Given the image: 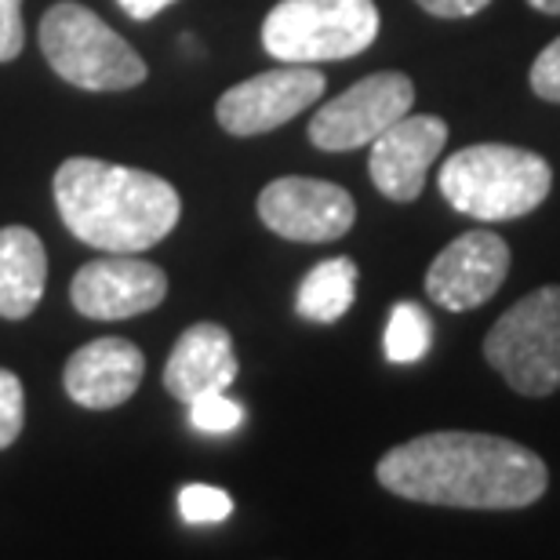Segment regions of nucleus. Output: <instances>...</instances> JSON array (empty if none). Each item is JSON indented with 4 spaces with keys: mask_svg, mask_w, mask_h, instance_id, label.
<instances>
[{
    "mask_svg": "<svg viewBox=\"0 0 560 560\" xmlns=\"http://www.w3.org/2000/svg\"><path fill=\"white\" fill-rule=\"evenodd\" d=\"M375 477L397 499L452 510H524L550 488V469L532 447L469 430L425 433L389 447Z\"/></svg>",
    "mask_w": 560,
    "mask_h": 560,
    "instance_id": "f257e3e1",
    "label": "nucleus"
},
{
    "mask_svg": "<svg viewBox=\"0 0 560 560\" xmlns=\"http://www.w3.org/2000/svg\"><path fill=\"white\" fill-rule=\"evenodd\" d=\"M26 30H22V0H0V62L19 59Z\"/></svg>",
    "mask_w": 560,
    "mask_h": 560,
    "instance_id": "4be33fe9",
    "label": "nucleus"
},
{
    "mask_svg": "<svg viewBox=\"0 0 560 560\" xmlns=\"http://www.w3.org/2000/svg\"><path fill=\"white\" fill-rule=\"evenodd\" d=\"M259 219L277 237L299 244H328L353 230L357 205L342 186L324 178L284 175L259 194Z\"/></svg>",
    "mask_w": 560,
    "mask_h": 560,
    "instance_id": "1a4fd4ad",
    "label": "nucleus"
},
{
    "mask_svg": "<svg viewBox=\"0 0 560 560\" xmlns=\"http://www.w3.org/2000/svg\"><path fill=\"white\" fill-rule=\"evenodd\" d=\"M324 73L313 66L284 62L280 70L255 73L248 81L233 84L215 103L219 128L237 139L266 136L288 120H295L302 109H310L324 95Z\"/></svg>",
    "mask_w": 560,
    "mask_h": 560,
    "instance_id": "6e6552de",
    "label": "nucleus"
},
{
    "mask_svg": "<svg viewBox=\"0 0 560 560\" xmlns=\"http://www.w3.org/2000/svg\"><path fill=\"white\" fill-rule=\"evenodd\" d=\"M189 422H194L200 433H233L244 422V408H241V400L230 397V389L205 394V397L189 400Z\"/></svg>",
    "mask_w": 560,
    "mask_h": 560,
    "instance_id": "a211bd4d",
    "label": "nucleus"
},
{
    "mask_svg": "<svg viewBox=\"0 0 560 560\" xmlns=\"http://www.w3.org/2000/svg\"><path fill=\"white\" fill-rule=\"evenodd\" d=\"M485 361L521 397L560 389V284L535 288L502 313L485 339Z\"/></svg>",
    "mask_w": 560,
    "mask_h": 560,
    "instance_id": "423d86ee",
    "label": "nucleus"
},
{
    "mask_svg": "<svg viewBox=\"0 0 560 560\" xmlns=\"http://www.w3.org/2000/svg\"><path fill=\"white\" fill-rule=\"evenodd\" d=\"M178 513L186 524H219L233 513V499L215 485H186L178 491Z\"/></svg>",
    "mask_w": 560,
    "mask_h": 560,
    "instance_id": "6ab92c4d",
    "label": "nucleus"
},
{
    "mask_svg": "<svg viewBox=\"0 0 560 560\" xmlns=\"http://www.w3.org/2000/svg\"><path fill=\"white\" fill-rule=\"evenodd\" d=\"M416 4L436 19H469L477 11H485L491 0H416Z\"/></svg>",
    "mask_w": 560,
    "mask_h": 560,
    "instance_id": "5701e85b",
    "label": "nucleus"
},
{
    "mask_svg": "<svg viewBox=\"0 0 560 560\" xmlns=\"http://www.w3.org/2000/svg\"><path fill=\"white\" fill-rule=\"evenodd\" d=\"M357 299V262L339 255L328 259L302 277V284L295 291V310L299 317L317 320V324H335L346 317Z\"/></svg>",
    "mask_w": 560,
    "mask_h": 560,
    "instance_id": "dca6fc26",
    "label": "nucleus"
},
{
    "mask_svg": "<svg viewBox=\"0 0 560 560\" xmlns=\"http://www.w3.org/2000/svg\"><path fill=\"white\" fill-rule=\"evenodd\" d=\"M441 197L477 222L524 219L550 197L553 172L546 156L506 142H480L452 153L436 175Z\"/></svg>",
    "mask_w": 560,
    "mask_h": 560,
    "instance_id": "7ed1b4c3",
    "label": "nucleus"
},
{
    "mask_svg": "<svg viewBox=\"0 0 560 560\" xmlns=\"http://www.w3.org/2000/svg\"><path fill=\"white\" fill-rule=\"evenodd\" d=\"M22 419H26V394H22V383L15 372L0 368V452L19 441Z\"/></svg>",
    "mask_w": 560,
    "mask_h": 560,
    "instance_id": "aec40b11",
    "label": "nucleus"
},
{
    "mask_svg": "<svg viewBox=\"0 0 560 560\" xmlns=\"http://www.w3.org/2000/svg\"><path fill=\"white\" fill-rule=\"evenodd\" d=\"M528 4L542 15H560V0H528Z\"/></svg>",
    "mask_w": 560,
    "mask_h": 560,
    "instance_id": "393cba45",
    "label": "nucleus"
},
{
    "mask_svg": "<svg viewBox=\"0 0 560 560\" xmlns=\"http://www.w3.org/2000/svg\"><path fill=\"white\" fill-rule=\"evenodd\" d=\"M375 37V0H280L262 22L266 55L295 66L353 59L372 48Z\"/></svg>",
    "mask_w": 560,
    "mask_h": 560,
    "instance_id": "39448f33",
    "label": "nucleus"
},
{
    "mask_svg": "<svg viewBox=\"0 0 560 560\" xmlns=\"http://www.w3.org/2000/svg\"><path fill=\"white\" fill-rule=\"evenodd\" d=\"M447 142V125L433 114H405L372 142V183L383 197L411 205Z\"/></svg>",
    "mask_w": 560,
    "mask_h": 560,
    "instance_id": "f8f14e48",
    "label": "nucleus"
},
{
    "mask_svg": "<svg viewBox=\"0 0 560 560\" xmlns=\"http://www.w3.org/2000/svg\"><path fill=\"white\" fill-rule=\"evenodd\" d=\"M167 295V277L161 266L136 259L131 252H106L103 259L84 262L73 273L70 302L92 320H128L150 313Z\"/></svg>",
    "mask_w": 560,
    "mask_h": 560,
    "instance_id": "9d476101",
    "label": "nucleus"
},
{
    "mask_svg": "<svg viewBox=\"0 0 560 560\" xmlns=\"http://www.w3.org/2000/svg\"><path fill=\"white\" fill-rule=\"evenodd\" d=\"M40 51L66 84L84 92H128L145 81V62L120 33L77 0H59L40 19Z\"/></svg>",
    "mask_w": 560,
    "mask_h": 560,
    "instance_id": "20e7f679",
    "label": "nucleus"
},
{
    "mask_svg": "<svg viewBox=\"0 0 560 560\" xmlns=\"http://www.w3.org/2000/svg\"><path fill=\"white\" fill-rule=\"evenodd\" d=\"M120 8L128 11L131 19H139V22H145V19H153V15H161V11L167 8V4H175V0H117Z\"/></svg>",
    "mask_w": 560,
    "mask_h": 560,
    "instance_id": "b1692460",
    "label": "nucleus"
},
{
    "mask_svg": "<svg viewBox=\"0 0 560 560\" xmlns=\"http://www.w3.org/2000/svg\"><path fill=\"white\" fill-rule=\"evenodd\" d=\"M510 273V244L495 230H469L455 237L425 270V295L441 310H477Z\"/></svg>",
    "mask_w": 560,
    "mask_h": 560,
    "instance_id": "9b49d317",
    "label": "nucleus"
},
{
    "mask_svg": "<svg viewBox=\"0 0 560 560\" xmlns=\"http://www.w3.org/2000/svg\"><path fill=\"white\" fill-rule=\"evenodd\" d=\"M532 92L546 98V103H557L560 106V37L550 40L546 48L539 51V59L532 62Z\"/></svg>",
    "mask_w": 560,
    "mask_h": 560,
    "instance_id": "412c9836",
    "label": "nucleus"
},
{
    "mask_svg": "<svg viewBox=\"0 0 560 560\" xmlns=\"http://www.w3.org/2000/svg\"><path fill=\"white\" fill-rule=\"evenodd\" d=\"M411 106H416L411 77L397 70L372 73L313 114L310 142L328 153L361 150V145H372L389 125L411 114Z\"/></svg>",
    "mask_w": 560,
    "mask_h": 560,
    "instance_id": "0eeeda50",
    "label": "nucleus"
},
{
    "mask_svg": "<svg viewBox=\"0 0 560 560\" xmlns=\"http://www.w3.org/2000/svg\"><path fill=\"white\" fill-rule=\"evenodd\" d=\"M433 342V324L419 302H397L389 310L386 335H383V350L389 364H416L430 353Z\"/></svg>",
    "mask_w": 560,
    "mask_h": 560,
    "instance_id": "f3484780",
    "label": "nucleus"
},
{
    "mask_svg": "<svg viewBox=\"0 0 560 560\" xmlns=\"http://www.w3.org/2000/svg\"><path fill=\"white\" fill-rule=\"evenodd\" d=\"M241 364H237V350H233V339L222 324H194L178 335L172 357L164 364V389L175 400H189L205 397V394H222V389L233 386Z\"/></svg>",
    "mask_w": 560,
    "mask_h": 560,
    "instance_id": "4468645a",
    "label": "nucleus"
},
{
    "mask_svg": "<svg viewBox=\"0 0 560 560\" xmlns=\"http://www.w3.org/2000/svg\"><path fill=\"white\" fill-rule=\"evenodd\" d=\"M145 378V357L128 339H92L62 368V386L73 405L109 411L136 397Z\"/></svg>",
    "mask_w": 560,
    "mask_h": 560,
    "instance_id": "ddd939ff",
    "label": "nucleus"
},
{
    "mask_svg": "<svg viewBox=\"0 0 560 560\" xmlns=\"http://www.w3.org/2000/svg\"><path fill=\"white\" fill-rule=\"evenodd\" d=\"M51 194L66 230L98 252L139 255L161 244L183 215L178 189L167 178L95 156L62 161Z\"/></svg>",
    "mask_w": 560,
    "mask_h": 560,
    "instance_id": "f03ea898",
    "label": "nucleus"
},
{
    "mask_svg": "<svg viewBox=\"0 0 560 560\" xmlns=\"http://www.w3.org/2000/svg\"><path fill=\"white\" fill-rule=\"evenodd\" d=\"M48 284V252L30 226L0 230V317L26 320Z\"/></svg>",
    "mask_w": 560,
    "mask_h": 560,
    "instance_id": "2eb2a0df",
    "label": "nucleus"
}]
</instances>
